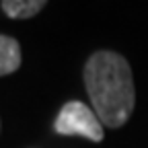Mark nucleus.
<instances>
[{"instance_id": "f03ea898", "label": "nucleus", "mask_w": 148, "mask_h": 148, "mask_svg": "<svg viewBox=\"0 0 148 148\" xmlns=\"http://www.w3.org/2000/svg\"><path fill=\"white\" fill-rule=\"evenodd\" d=\"M105 125L101 123L95 109L84 105L82 101H68L58 117H56L53 130L62 136H80L90 142H101L105 136Z\"/></svg>"}, {"instance_id": "f257e3e1", "label": "nucleus", "mask_w": 148, "mask_h": 148, "mask_svg": "<svg viewBox=\"0 0 148 148\" xmlns=\"http://www.w3.org/2000/svg\"><path fill=\"white\" fill-rule=\"evenodd\" d=\"M82 76L90 107L101 123L121 127L136 105V88L127 60L115 51H95L86 60Z\"/></svg>"}, {"instance_id": "7ed1b4c3", "label": "nucleus", "mask_w": 148, "mask_h": 148, "mask_svg": "<svg viewBox=\"0 0 148 148\" xmlns=\"http://www.w3.org/2000/svg\"><path fill=\"white\" fill-rule=\"evenodd\" d=\"M21 45L14 37L0 35V76H6L21 66Z\"/></svg>"}, {"instance_id": "20e7f679", "label": "nucleus", "mask_w": 148, "mask_h": 148, "mask_svg": "<svg viewBox=\"0 0 148 148\" xmlns=\"http://www.w3.org/2000/svg\"><path fill=\"white\" fill-rule=\"evenodd\" d=\"M47 4V0H2V10L10 18H31Z\"/></svg>"}]
</instances>
